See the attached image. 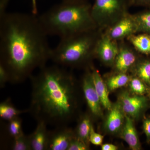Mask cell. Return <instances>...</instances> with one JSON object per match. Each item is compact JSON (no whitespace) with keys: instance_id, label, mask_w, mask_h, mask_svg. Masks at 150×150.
<instances>
[{"instance_id":"obj_12","label":"cell","mask_w":150,"mask_h":150,"mask_svg":"<svg viewBox=\"0 0 150 150\" xmlns=\"http://www.w3.org/2000/svg\"><path fill=\"white\" fill-rule=\"evenodd\" d=\"M121 137L129 145L131 149H141V144L134 121L129 116H126L125 123L121 134Z\"/></svg>"},{"instance_id":"obj_9","label":"cell","mask_w":150,"mask_h":150,"mask_svg":"<svg viewBox=\"0 0 150 150\" xmlns=\"http://www.w3.org/2000/svg\"><path fill=\"white\" fill-rule=\"evenodd\" d=\"M119 48L116 40H112L105 33L98 39L94 54L105 64H111L115 62Z\"/></svg>"},{"instance_id":"obj_4","label":"cell","mask_w":150,"mask_h":150,"mask_svg":"<svg viewBox=\"0 0 150 150\" xmlns=\"http://www.w3.org/2000/svg\"><path fill=\"white\" fill-rule=\"evenodd\" d=\"M98 39L96 30L62 38L51 50L50 59L64 67L83 64L94 54Z\"/></svg>"},{"instance_id":"obj_8","label":"cell","mask_w":150,"mask_h":150,"mask_svg":"<svg viewBox=\"0 0 150 150\" xmlns=\"http://www.w3.org/2000/svg\"><path fill=\"white\" fill-rule=\"evenodd\" d=\"M82 89L89 110L92 115L98 117L101 116V103L94 86L91 73H87L84 77Z\"/></svg>"},{"instance_id":"obj_21","label":"cell","mask_w":150,"mask_h":150,"mask_svg":"<svg viewBox=\"0 0 150 150\" xmlns=\"http://www.w3.org/2000/svg\"><path fill=\"white\" fill-rule=\"evenodd\" d=\"M7 130L9 136L12 140L23 134L22 130V121L18 117L8 121Z\"/></svg>"},{"instance_id":"obj_13","label":"cell","mask_w":150,"mask_h":150,"mask_svg":"<svg viewBox=\"0 0 150 150\" xmlns=\"http://www.w3.org/2000/svg\"><path fill=\"white\" fill-rule=\"evenodd\" d=\"M136 56L129 48L121 47L115 60V67L120 73H126L135 63Z\"/></svg>"},{"instance_id":"obj_23","label":"cell","mask_w":150,"mask_h":150,"mask_svg":"<svg viewBox=\"0 0 150 150\" xmlns=\"http://www.w3.org/2000/svg\"><path fill=\"white\" fill-rule=\"evenodd\" d=\"M137 74L145 83L150 85V61L146 60L138 66Z\"/></svg>"},{"instance_id":"obj_19","label":"cell","mask_w":150,"mask_h":150,"mask_svg":"<svg viewBox=\"0 0 150 150\" xmlns=\"http://www.w3.org/2000/svg\"><path fill=\"white\" fill-rule=\"evenodd\" d=\"M134 14L138 27V33L150 35V8Z\"/></svg>"},{"instance_id":"obj_32","label":"cell","mask_w":150,"mask_h":150,"mask_svg":"<svg viewBox=\"0 0 150 150\" xmlns=\"http://www.w3.org/2000/svg\"><path fill=\"white\" fill-rule=\"evenodd\" d=\"M88 0H62V2L69 4H80L88 2Z\"/></svg>"},{"instance_id":"obj_18","label":"cell","mask_w":150,"mask_h":150,"mask_svg":"<svg viewBox=\"0 0 150 150\" xmlns=\"http://www.w3.org/2000/svg\"><path fill=\"white\" fill-rule=\"evenodd\" d=\"M92 126L91 120L89 116L86 115L82 117L79 122L76 131L74 132L75 137L88 144Z\"/></svg>"},{"instance_id":"obj_14","label":"cell","mask_w":150,"mask_h":150,"mask_svg":"<svg viewBox=\"0 0 150 150\" xmlns=\"http://www.w3.org/2000/svg\"><path fill=\"white\" fill-rule=\"evenodd\" d=\"M91 76L95 88L100 99L101 105L105 108L110 110L112 106L108 97L107 86L98 71L93 70Z\"/></svg>"},{"instance_id":"obj_10","label":"cell","mask_w":150,"mask_h":150,"mask_svg":"<svg viewBox=\"0 0 150 150\" xmlns=\"http://www.w3.org/2000/svg\"><path fill=\"white\" fill-rule=\"evenodd\" d=\"M121 106L123 112L131 117L138 116L147 105V99L142 96H131L126 93L121 96Z\"/></svg>"},{"instance_id":"obj_33","label":"cell","mask_w":150,"mask_h":150,"mask_svg":"<svg viewBox=\"0 0 150 150\" xmlns=\"http://www.w3.org/2000/svg\"><path fill=\"white\" fill-rule=\"evenodd\" d=\"M32 3V13L33 14L36 15L38 13L37 0H31Z\"/></svg>"},{"instance_id":"obj_30","label":"cell","mask_w":150,"mask_h":150,"mask_svg":"<svg viewBox=\"0 0 150 150\" xmlns=\"http://www.w3.org/2000/svg\"><path fill=\"white\" fill-rule=\"evenodd\" d=\"M10 0H0V17L6 13V10Z\"/></svg>"},{"instance_id":"obj_1","label":"cell","mask_w":150,"mask_h":150,"mask_svg":"<svg viewBox=\"0 0 150 150\" xmlns=\"http://www.w3.org/2000/svg\"><path fill=\"white\" fill-rule=\"evenodd\" d=\"M36 15L6 13L0 17V64L9 82L22 83L36 69L45 67L51 51Z\"/></svg>"},{"instance_id":"obj_7","label":"cell","mask_w":150,"mask_h":150,"mask_svg":"<svg viewBox=\"0 0 150 150\" xmlns=\"http://www.w3.org/2000/svg\"><path fill=\"white\" fill-rule=\"evenodd\" d=\"M75 137L74 132L67 126L56 127L48 131L46 150H68Z\"/></svg>"},{"instance_id":"obj_17","label":"cell","mask_w":150,"mask_h":150,"mask_svg":"<svg viewBox=\"0 0 150 150\" xmlns=\"http://www.w3.org/2000/svg\"><path fill=\"white\" fill-rule=\"evenodd\" d=\"M25 112H28V109L18 110L12 104L9 98L0 104V117L6 121H11Z\"/></svg>"},{"instance_id":"obj_16","label":"cell","mask_w":150,"mask_h":150,"mask_svg":"<svg viewBox=\"0 0 150 150\" xmlns=\"http://www.w3.org/2000/svg\"><path fill=\"white\" fill-rule=\"evenodd\" d=\"M137 51L146 55H150V35L146 33L134 34L127 38Z\"/></svg>"},{"instance_id":"obj_24","label":"cell","mask_w":150,"mask_h":150,"mask_svg":"<svg viewBox=\"0 0 150 150\" xmlns=\"http://www.w3.org/2000/svg\"><path fill=\"white\" fill-rule=\"evenodd\" d=\"M130 87L132 91L139 95L142 96L147 90L145 83L139 78H134L130 82Z\"/></svg>"},{"instance_id":"obj_29","label":"cell","mask_w":150,"mask_h":150,"mask_svg":"<svg viewBox=\"0 0 150 150\" xmlns=\"http://www.w3.org/2000/svg\"><path fill=\"white\" fill-rule=\"evenodd\" d=\"M143 129L146 134L147 141L148 143L150 142V119H146L143 123Z\"/></svg>"},{"instance_id":"obj_11","label":"cell","mask_w":150,"mask_h":150,"mask_svg":"<svg viewBox=\"0 0 150 150\" xmlns=\"http://www.w3.org/2000/svg\"><path fill=\"white\" fill-rule=\"evenodd\" d=\"M34 132L29 135L32 150H46L48 141V125L43 122H37Z\"/></svg>"},{"instance_id":"obj_31","label":"cell","mask_w":150,"mask_h":150,"mask_svg":"<svg viewBox=\"0 0 150 150\" xmlns=\"http://www.w3.org/2000/svg\"><path fill=\"white\" fill-rule=\"evenodd\" d=\"M101 149L102 150H116L118 147L115 145L112 144H106L101 146Z\"/></svg>"},{"instance_id":"obj_15","label":"cell","mask_w":150,"mask_h":150,"mask_svg":"<svg viewBox=\"0 0 150 150\" xmlns=\"http://www.w3.org/2000/svg\"><path fill=\"white\" fill-rule=\"evenodd\" d=\"M106 121V129L112 133L118 132L123 126L124 122L123 111L120 104L111 108Z\"/></svg>"},{"instance_id":"obj_5","label":"cell","mask_w":150,"mask_h":150,"mask_svg":"<svg viewBox=\"0 0 150 150\" xmlns=\"http://www.w3.org/2000/svg\"><path fill=\"white\" fill-rule=\"evenodd\" d=\"M129 0H95L92 16L97 27L107 29L128 12Z\"/></svg>"},{"instance_id":"obj_26","label":"cell","mask_w":150,"mask_h":150,"mask_svg":"<svg viewBox=\"0 0 150 150\" xmlns=\"http://www.w3.org/2000/svg\"><path fill=\"white\" fill-rule=\"evenodd\" d=\"M103 137L101 134L97 133L95 131L93 126H92L89 136V142L93 144L99 146L102 145Z\"/></svg>"},{"instance_id":"obj_27","label":"cell","mask_w":150,"mask_h":150,"mask_svg":"<svg viewBox=\"0 0 150 150\" xmlns=\"http://www.w3.org/2000/svg\"><path fill=\"white\" fill-rule=\"evenodd\" d=\"M9 82V76L6 70L0 64V87L3 88L6 84Z\"/></svg>"},{"instance_id":"obj_2","label":"cell","mask_w":150,"mask_h":150,"mask_svg":"<svg viewBox=\"0 0 150 150\" xmlns=\"http://www.w3.org/2000/svg\"><path fill=\"white\" fill-rule=\"evenodd\" d=\"M30 79L31 92L28 112L37 122L55 127L67 126L77 109L72 75L57 65L43 67Z\"/></svg>"},{"instance_id":"obj_22","label":"cell","mask_w":150,"mask_h":150,"mask_svg":"<svg viewBox=\"0 0 150 150\" xmlns=\"http://www.w3.org/2000/svg\"><path fill=\"white\" fill-rule=\"evenodd\" d=\"M11 149L13 150H32L29 135L22 134L12 140Z\"/></svg>"},{"instance_id":"obj_6","label":"cell","mask_w":150,"mask_h":150,"mask_svg":"<svg viewBox=\"0 0 150 150\" xmlns=\"http://www.w3.org/2000/svg\"><path fill=\"white\" fill-rule=\"evenodd\" d=\"M106 30L105 34L116 41L138 33V25L134 15L128 12Z\"/></svg>"},{"instance_id":"obj_25","label":"cell","mask_w":150,"mask_h":150,"mask_svg":"<svg viewBox=\"0 0 150 150\" xmlns=\"http://www.w3.org/2000/svg\"><path fill=\"white\" fill-rule=\"evenodd\" d=\"M88 149V144L83 141L76 137L72 140L68 149V150H87Z\"/></svg>"},{"instance_id":"obj_28","label":"cell","mask_w":150,"mask_h":150,"mask_svg":"<svg viewBox=\"0 0 150 150\" xmlns=\"http://www.w3.org/2000/svg\"><path fill=\"white\" fill-rule=\"evenodd\" d=\"M129 6L150 8V0H129Z\"/></svg>"},{"instance_id":"obj_20","label":"cell","mask_w":150,"mask_h":150,"mask_svg":"<svg viewBox=\"0 0 150 150\" xmlns=\"http://www.w3.org/2000/svg\"><path fill=\"white\" fill-rule=\"evenodd\" d=\"M130 78L126 73H120L108 79L107 85L110 90H114L126 85L129 82Z\"/></svg>"},{"instance_id":"obj_3","label":"cell","mask_w":150,"mask_h":150,"mask_svg":"<svg viewBox=\"0 0 150 150\" xmlns=\"http://www.w3.org/2000/svg\"><path fill=\"white\" fill-rule=\"evenodd\" d=\"M91 5L62 2L38 17L41 27L47 35L62 38L94 30L97 28L91 13Z\"/></svg>"}]
</instances>
